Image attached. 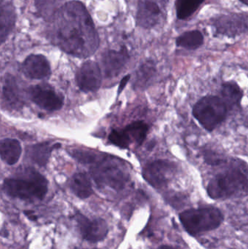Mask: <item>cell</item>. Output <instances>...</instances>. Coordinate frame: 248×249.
<instances>
[{
  "label": "cell",
  "instance_id": "1",
  "mask_svg": "<svg viewBox=\"0 0 248 249\" xmlns=\"http://www.w3.org/2000/svg\"><path fill=\"white\" fill-rule=\"evenodd\" d=\"M50 20L51 41L64 52L87 58L97 51L99 36L83 3L75 0L66 3Z\"/></svg>",
  "mask_w": 248,
  "mask_h": 249
},
{
  "label": "cell",
  "instance_id": "2",
  "mask_svg": "<svg viewBox=\"0 0 248 249\" xmlns=\"http://www.w3.org/2000/svg\"><path fill=\"white\" fill-rule=\"evenodd\" d=\"M248 165H234L218 174L207 187L208 196L214 200L248 195Z\"/></svg>",
  "mask_w": 248,
  "mask_h": 249
},
{
  "label": "cell",
  "instance_id": "3",
  "mask_svg": "<svg viewBox=\"0 0 248 249\" xmlns=\"http://www.w3.org/2000/svg\"><path fill=\"white\" fill-rule=\"evenodd\" d=\"M3 190L13 198L30 202L41 200L48 193V180L34 170H26L23 177L6 178Z\"/></svg>",
  "mask_w": 248,
  "mask_h": 249
},
{
  "label": "cell",
  "instance_id": "4",
  "mask_svg": "<svg viewBox=\"0 0 248 249\" xmlns=\"http://www.w3.org/2000/svg\"><path fill=\"white\" fill-rule=\"evenodd\" d=\"M90 174L98 187H110L116 191L124 189L129 180V174L122 161L106 155L92 165Z\"/></svg>",
  "mask_w": 248,
  "mask_h": 249
},
{
  "label": "cell",
  "instance_id": "5",
  "mask_svg": "<svg viewBox=\"0 0 248 249\" xmlns=\"http://www.w3.org/2000/svg\"><path fill=\"white\" fill-rule=\"evenodd\" d=\"M180 220L191 235H198L218 228L224 220L222 213L215 208L189 209L182 212Z\"/></svg>",
  "mask_w": 248,
  "mask_h": 249
},
{
  "label": "cell",
  "instance_id": "6",
  "mask_svg": "<svg viewBox=\"0 0 248 249\" xmlns=\"http://www.w3.org/2000/svg\"><path fill=\"white\" fill-rule=\"evenodd\" d=\"M227 105L218 96H205L193 108V115L199 124L208 131H213L225 120L227 115Z\"/></svg>",
  "mask_w": 248,
  "mask_h": 249
},
{
  "label": "cell",
  "instance_id": "7",
  "mask_svg": "<svg viewBox=\"0 0 248 249\" xmlns=\"http://www.w3.org/2000/svg\"><path fill=\"white\" fill-rule=\"evenodd\" d=\"M168 0H140L137 23L141 27L151 29L160 23L166 16Z\"/></svg>",
  "mask_w": 248,
  "mask_h": 249
},
{
  "label": "cell",
  "instance_id": "8",
  "mask_svg": "<svg viewBox=\"0 0 248 249\" xmlns=\"http://www.w3.org/2000/svg\"><path fill=\"white\" fill-rule=\"evenodd\" d=\"M148 130V124L144 121H135L122 130H112L109 140L112 144L122 149H127L133 143L140 146L145 141Z\"/></svg>",
  "mask_w": 248,
  "mask_h": 249
},
{
  "label": "cell",
  "instance_id": "9",
  "mask_svg": "<svg viewBox=\"0 0 248 249\" xmlns=\"http://www.w3.org/2000/svg\"><path fill=\"white\" fill-rule=\"evenodd\" d=\"M212 26L218 35L235 37L248 33V14L230 13L212 19Z\"/></svg>",
  "mask_w": 248,
  "mask_h": 249
},
{
  "label": "cell",
  "instance_id": "10",
  "mask_svg": "<svg viewBox=\"0 0 248 249\" xmlns=\"http://www.w3.org/2000/svg\"><path fill=\"white\" fill-rule=\"evenodd\" d=\"M176 171V164L170 161L158 160L144 167L143 177L154 188L161 189L168 184Z\"/></svg>",
  "mask_w": 248,
  "mask_h": 249
},
{
  "label": "cell",
  "instance_id": "11",
  "mask_svg": "<svg viewBox=\"0 0 248 249\" xmlns=\"http://www.w3.org/2000/svg\"><path fill=\"white\" fill-rule=\"evenodd\" d=\"M29 99L36 106L48 112H55L62 108L64 99L50 86L36 85L29 88Z\"/></svg>",
  "mask_w": 248,
  "mask_h": 249
},
{
  "label": "cell",
  "instance_id": "12",
  "mask_svg": "<svg viewBox=\"0 0 248 249\" xmlns=\"http://www.w3.org/2000/svg\"><path fill=\"white\" fill-rule=\"evenodd\" d=\"M77 225L83 239L90 243L103 241L107 236L109 228L103 219H89L83 214L77 216Z\"/></svg>",
  "mask_w": 248,
  "mask_h": 249
},
{
  "label": "cell",
  "instance_id": "13",
  "mask_svg": "<svg viewBox=\"0 0 248 249\" xmlns=\"http://www.w3.org/2000/svg\"><path fill=\"white\" fill-rule=\"evenodd\" d=\"M76 82L80 90L84 93L96 91L102 83L100 67L94 61H86L77 71Z\"/></svg>",
  "mask_w": 248,
  "mask_h": 249
},
{
  "label": "cell",
  "instance_id": "14",
  "mask_svg": "<svg viewBox=\"0 0 248 249\" xmlns=\"http://www.w3.org/2000/svg\"><path fill=\"white\" fill-rule=\"evenodd\" d=\"M129 59L128 51L126 48H121L119 51H108L103 54L101 58L104 75L107 78H114L117 77Z\"/></svg>",
  "mask_w": 248,
  "mask_h": 249
},
{
  "label": "cell",
  "instance_id": "15",
  "mask_svg": "<svg viewBox=\"0 0 248 249\" xmlns=\"http://www.w3.org/2000/svg\"><path fill=\"white\" fill-rule=\"evenodd\" d=\"M22 72L32 80H42L51 74L49 61L42 55H29L22 64Z\"/></svg>",
  "mask_w": 248,
  "mask_h": 249
},
{
  "label": "cell",
  "instance_id": "16",
  "mask_svg": "<svg viewBox=\"0 0 248 249\" xmlns=\"http://www.w3.org/2000/svg\"><path fill=\"white\" fill-rule=\"evenodd\" d=\"M2 99L6 107L11 110H18L23 107V97L16 79L13 76L7 75L4 77Z\"/></svg>",
  "mask_w": 248,
  "mask_h": 249
},
{
  "label": "cell",
  "instance_id": "17",
  "mask_svg": "<svg viewBox=\"0 0 248 249\" xmlns=\"http://www.w3.org/2000/svg\"><path fill=\"white\" fill-rule=\"evenodd\" d=\"M58 144L52 145L50 142H42L26 147V155L28 159L39 166H45L49 161L51 152Z\"/></svg>",
  "mask_w": 248,
  "mask_h": 249
},
{
  "label": "cell",
  "instance_id": "18",
  "mask_svg": "<svg viewBox=\"0 0 248 249\" xmlns=\"http://www.w3.org/2000/svg\"><path fill=\"white\" fill-rule=\"evenodd\" d=\"M22 148L17 139H4L0 143V155L1 160L9 165L18 162L21 156Z\"/></svg>",
  "mask_w": 248,
  "mask_h": 249
},
{
  "label": "cell",
  "instance_id": "19",
  "mask_svg": "<svg viewBox=\"0 0 248 249\" xmlns=\"http://www.w3.org/2000/svg\"><path fill=\"white\" fill-rule=\"evenodd\" d=\"M69 187L79 198H87L93 193L91 181L84 173H77L73 175L69 181Z\"/></svg>",
  "mask_w": 248,
  "mask_h": 249
},
{
  "label": "cell",
  "instance_id": "20",
  "mask_svg": "<svg viewBox=\"0 0 248 249\" xmlns=\"http://www.w3.org/2000/svg\"><path fill=\"white\" fill-rule=\"evenodd\" d=\"M16 16L15 10L10 3H1V17H0V39L1 43L7 39L11 32L15 23Z\"/></svg>",
  "mask_w": 248,
  "mask_h": 249
},
{
  "label": "cell",
  "instance_id": "21",
  "mask_svg": "<svg viewBox=\"0 0 248 249\" xmlns=\"http://www.w3.org/2000/svg\"><path fill=\"white\" fill-rule=\"evenodd\" d=\"M221 95L223 100L227 105V107H240L243 97V90L237 83L234 82H227L224 83L221 88Z\"/></svg>",
  "mask_w": 248,
  "mask_h": 249
},
{
  "label": "cell",
  "instance_id": "22",
  "mask_svg": "<svg viewBox=\"0 0 248 249\" xmlns=\"http://www.w3.org/2000/svg\"><path fill=\"white\" fill-rule=\"evenodd\" d=\"M157 72L155 65L151 61L144 63L138 69L133 82L135 89H144L148 87Z\"/></svg>",
  "mask_w": 248,
  "mask_h": 249
},
{
  "label": "cell",
  "instance_id": "23",
  "mask_svg": "<svg viewBox=\"0 0 248 249\" xmlns=\"http://www.w3.org/2000/svg\"><path fill=\"white\" fill-rule=\"evenodd\" d=\"M204 43L202 32L198 30L189 31L181 35L176 39V45L187 50H196Z\"/></svg>",
  "mask_w": 248,
  "mask_h": 249
},
{
  "label": "cell",
  "instance_id": "24",
  "mask_svg": "<svg viewBox=\"0 0 248 249\" xmlns=\"http://www.w3.org/2000/svg\"><path fill=\"white\" fill-rule=\"evenodd\" d=\"M205 0H176V16L180 20L190 18Z\"/></svg>",
  "mask_w": 248,
  "mask_h": 249
},
{
  "label": "cell",
  "instance_id": "25",
  "mask_svg": "<svg viewBox=\"0 0 248 249\" xmlns=\"http://www.w3.org/2000/svg\"><path fill=\"white\" fill-rule=\"evenodd\" d=\"M64 0H35L36 10L42 18L50 20L56 12L64 5Z\"/></svg>",
  "mask_w": 248,
  "mask_h": 249
},
{
  "label": "cell",
  "instance_id": "26",
  "mask_svg": "<svg viewBox=\"0 0 248 249\" xmlns=\"http://www.w3.org/2000/svg\"><path fill=\"white\" fill-rule=\"evenodd\" d=\"M69 155L78 162L83 164H87V165H93L96 163L104 156V155L98 154L93 151L83 150V149H74V150L70 151Z\"/></svg>",
  "mask_w": 248,
  "mask_h": 249
},
{
  "label": "cell",
  "instance_id": "27",
  "mask_svg": "<svg viewBox=\"0 0 248 249\" xmlns=\"http://www.w3.org/2000/svg\"><path fill=\"white\" fill-rule=\"evenodd\" d=\"M205 162L211 165H220L225 162L223 158H221L218 154L214 152H206L205 155Z\"/></svg>",
  "mask_w": 248,
  "mask_h": 249
},
{
  "label": "cell",
  "instance_id": "28",
  "mask_svg": "<svg viewBox=\"0 0 248 249\" xmlns=\"http://www.w3.org/2000/svg\"><path fill=\"white\" fill-rule=\"evenodd\" d=\"M130 77H131V76L128 75L122 79L119 88V93L123 90L124 88L126 86V83H128V80H129Z\"/></svg>",
  "mask_w": 248,
  "mask_h": 249
},
{
  "label": "cell",
  "instance_id": "29",
  "mask_svg": "<svg viewBox=\"0 0 248 249\" xmlns=\"http://www.w3.org/2000/svg\"><path fill=\"white\" fill-rule=\"evenodd\" d=\"M159 249H177L173 248V247H168V246H163V247H160Z\"/></svg>",
  "mask_w": 248,
  "mask_h": 249
},
{
  "label": "cell",
  "instance_id": "30",
  "mask_svg": "<svg viewBox=\"0 0 248 249\" xmlns=\"http://www.w3.org/2000/svg\"><path fill=\"white\" fill-rule=\"evenodd\" d=\"M243 4H246V5L248 6V0H240Z\"/></svg>",
  "mask_w": 248,
  "mask_h": 249
}]
</instances>
